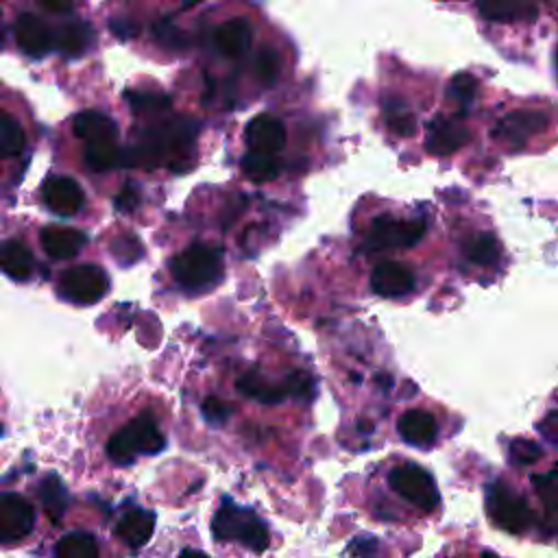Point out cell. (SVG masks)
<instances>
[{
    "label": "cell",
    "instance_id": "obj_33",
    "mask_svg": "<svg viewBox=\"0 0 558 558\" xmlns=\"http://www.w3.org/2000/svg\"><path fill=\"white\" fill-rule=\"evenodd\" d=\"M253 70H255V76L264 83V85H272L279 76V70H281V59L277 54V50L272 48H262L255 57V63H253Z\"/></svg>",
    "mask_w": 558,
    "mask_h": 558
},
{
    "label": "cell",
    "instance_id": "obj_18",
    "mask_svg": "<svg viewBox=\"0 0 558 558\" xmlns=\"http://www.w3.org/2000/svg\"><path fill=\"white\" fill-rule=\"evenodd\" d=\"M87 238L83 231L72 227L50 225L41 231V246L52 259H70L81 253Z\"/></svg>",
    "mask_w": 558,
    "mask_h": 558
},
{
    "label": "cell",
    "instance_id": "obj_3",
    "mask_svg": "<svg viewBox=\"0 0 558 558\" xmlns=\"http://www.w3.org/2000/svg\"><path fill=\"white\" fill-rule=\"evenodd\" d=\"M486 514L497 527L510 534H521L534 523V512L527 506V499L504 480L486 484Z\"/></svg>",
    "mask_w": 558,
    "mask_h": 558
},
{
    "label": "cell",
    "instance_id": "obj_4",
    "mask_svg": "<svg viewBox=\"0 0 558 558\" xmlns=\"http://www.w3.org/2000/svg\"><path fill=\"white\" fill-rule=\"evenodd\" d=\"M314 390V381L307 373H290L286 379L281 381H270L268 377H264L259 371H248L238 379V392L255 399L259 403H279L288 397H310Z\"/></svg>",
    "mask_w": 558,
    "mask_h": 558
},
{
    "label": "cell",
    "instance_id": "obj_23",
    "mask_svg": "<svg viewBox=\"0 0 558 558\" xmlns=\"http://www.w3.org/2000/svg\"><path fill=\"white\" fill-rule=\"evenodd\" d=\"M54 558H98V543L89 532H68L57 541Z\"/></svg>",
    "mask_w": 558,
    "mask_h": 558
},
{
    "label": "cell",
    "instance_id": "obj_43",
    "mask_svg": "<svg viewBox=\"0 0 558 558\" xmlns=\"http://www.w3.org/2000/svg\"><path fill=\"white\" fill-rule=\"evenodd\" d=\"M39 2H41L48 11H57V13H61V11H70L74 0H39Z\"/></svg>",
    "mask_w": 558,
    "mask_h": 558
},
{
    "label": "cell",
    "instance_id": "obj_32",
    "mask_svg": "<svg viewBox=\"0 0 558 558\" xmlns=\"http://www.w3.org/2000/svg\"><path fill=\"white\" fill-rule=\"evenodd\" d=\"M384 116H386V124L397 133V135H412L416 129V120L412 116V111L399 102V100H388L384 105Z\"/></svg>",
    "mask_w": 558,
    "mask_h": 558
},
{
    "label": "cell",
    "instance_id": "obj_19",
    "mask_svg": "<svg viewBox=\"0 0 558 558\" xmlns=\"http://www.w3.org/2000/svg\"><path fill=\"white\" fill-rule=\"evenodd\" d=\"M251 39H253V31H251L248 20H244V17H231V20L222 22L214 33L216 48L225 57H231V59L242 57L248 50Z\"/></svg>",
    "mask_w": 558,
    "mask_h": 558
},
{
    "label": "cell",
    "instance_id": "obj_6",
    "mask_svg": "<svg viewBox=\"0 0 558 558\" xmlns=\"http://www.w3.org/2000/svg\"><path fill=\"white\" fill-rule=\"evenodd\" d=\"M172 275L183 288H207L220 277V255L214 246L190 244L172 259Z\"/></svg>",
    "mask_w": 558,
    "mask_h": 558
},
{
    "label": "cell",
    "instance_id": "obj_22",
    "mask_svg": "<svg viewBox=\"0 0 558 558\" xmlns=\"http://www.w3.org/2000/svg\"><path fill=\"white\" fill-rule=\"evenodd\" d=\"M37 493H39V499H41V506H44L48 519L52 523H61V519L70 506V495H68V488L61 482V477L57 473H48L39 482Z\"/></svg>",
    "mask_w": 558,
    "mask_h": 558
},
{
    "label": "cell",
    "instance_id": "obj_7",
    "mask_svg": "<svg viewBox=\"0 0 558 558\" xmlns=\"http://www.w3.org/2000/svg\"><path fill=\"white\" fill-rule=\"evenodd\" d=\"M59 290L63 299L78 303V305H92L100 301L109 290V277L100 266L94 264H81L72 266L61 275Z\"/></svg>",
    "mask_w": 558,
    "mask_h": 558
},
{
    "label": "cell",
    "instance_id": "obj_1",
    "mask_svg": "<svg viewBox=\"0 0 558 558\" xmlns=\"http://www.w3.org/2000/svg\"><path fill=\"white\" fill-rule=\"evenodd\" d=\"M211 534L220 543H240L255 554H262L270 541L266 521L255 510L235 504L229 495L220 499V506L214 512Z\"/></svg>",
    "mask_w": 558,
    "mask_h": 558
},
{
    "label": "cell",
    "instance_id": "obj_44",
    "mask_svg": "<svg viewBox=\"0 0 558 558\" xmlns=\"http://www.w3.org/2000/svg\"><path fill=\"white\" fill-rule=\"evenodd\" d=\"M375 381H377V386H379L381 390H386V392L392 388V377H390V375H381V373H379V375H375Z\"/></svg>",
    "mask_w": 558,
    "mask_h": 558
},
{
    "label": "cell",
    "instance_id": "obj_40",
    "mask_svg": "<svg viewBox=\"0 0 558 558\" xmlns=\"http://www.w3.org/2000/svg\"><path fill=\"white\" fill-rule=\"evenodd\" d=\"M109 28L120 39H131L137 33V24L133 20H129V17H111L109 20Z\"/></svg>",
    "mask_w": 558,
    "mask_h": 558
},
{
    "label": "cell",
    "instance_id": "obj_35",
    "mask_svg": "<svg viewBox=\"0 0 558 558\" xmlns=\"http://www.w3.org/2000/svg\"><path fill=\"white\" fill-rule=\"evenodd\" d=\"M124 96L137 113H159L161 109L170 107V100L163 94H155V92H133V89H129Z\"/></svg>",
    "mask_w": 558,
    "mask_h": 558
},
{
    "label": "cell",
    "instance_id": "obj_30",
    "mask_svg": "<svg viewBox=\"0 0 558 558\" xmlns=\"http://www.w3.org/2000/svg\"><path fill=\"white\" fill-rule=\"evenodd\" d=\"M24 148L22 126L0 109V157L17 155Z\"/></svg>",
    "mask_w": 558,
    "mask_h": 558
},
{
    "label": "cell",
    "instance_id": "obj_11",
    "mask_svg": "<svg viewBox=\"0 0 558 558\" xmlns=\"http://www.w3.org/2000/svg\"><path fill=\"white\" fill-rule=\"evenodd\" d=\"M44 203L57 216H74L83 207V190L70 177H50L44 183Z\"/></svg>",
    "mask_w": 558,
    "mask_h": 558
},
{
    "label": "cell",
    "instance_id": "obj_25",
    "mask_svg": "<svg viewBox=\"0 0 558 558\" xmlns=\"http://www.w3.org/2000/svg\"><path fill=\"white\" fill-rule=\"evenodd\" d=\"M242 172L253 183H268L279 174V161L275 159V155L251 150L242 157Z\"/></svg>",
    "mask_w": 558,
    "mask_h": 558
},
{
    "label": "cell",
    "instance_id": "obj_24",
    "mask_svg": "<svg viewBox=\"0 0 558 558\" xmlns=\"http://www.w3.org/2000/svg\"><path fill=\"white\" fill-rule=\"evenodd\" d=\"M92 44V28L85 22H70L57 33V48L68 57L83 54Z\"/></svg>",
    "mask_w": 558,
    "mask_h": 558
},
{
    "label": "cell",
    "instance_id": "obj_26",
    "mask_svg": "<svg viewBox=\"0 0 558 558\" xmlns=\"http://www.w3.org/2000/svg\"><path fill=\"white\" fill-rule=\"evenodd\" d=\"M85 163L96 172H105L122 163V153L116 142H92L85 148Z\"/></svg>",
    "mask_w": 558,
    "mask_h": 558
},
{
    "label": "cell",
    "instance_id": "obj_46",
    "mask_svg": "<svg viewBox=\"0 0 558 558\" xmlns=\"http://www.w3.org/2000/svg\"><path fill=\"white\" fill-rule=\"evenodd\" d=\"M480 558H499V556H497L495 551H486V549H484V551L480 554Z\"/></svg>",
    "mask_w": 558,
    "mask_h": 558
},
{
    "label": "cell",
    "instance_id": "obj_13",
    "mask_svg": "<svg viewBox=\"0 0 558 558\" xmlns=\"http://www.w3.org/2000/svg\"><path fill=\"white\" fill-rule=\"evenodd\" d=\"M246 144L253 153L275 155L286 146V129L272 116H257L246 126Z\"/></svg>",
    "mask_w": 558,
    "mask_h": 558
},
{
    "label": "cell",
    "instance_id": "obj_29",
    "mask_svg": "<svg viewBox=\"0 0 558 558\" xmlns=\"http://www.w3.org/2000/svg\"><path fill=\"white\" fill-rule=\"evenodd\" d=\"M558 469H549L547 473L543 475H532V486L536 488L541 501H543V508L549 517V525H554V514H556V506H558Z\"/></svg>",
    "mask_w": 558,
    "mask_h": 558
},
{
    "label": "cell",
    "instance_id": "obj_20",
    "mask_svg": "<svg viewBox=\"0 0 558 558\" xmlns=\"http://www.w3.org/2000/svg\"><path fill=\"white\" fill-rule=\"evenodd\" d=\"M33 253L17 240L0 242V272L15 281H24L33 275Z\"/></svg>",
    "mask_w": 558,
    "mask_h": 558
},
{
    "label": "cell",
    "instance_id": "obj_42",
    "mask_svg": "<svg viewBox=\"0 0 558 558\" xmlns=\"http://www.w3.org/2000/svg\"><path fill=\"white\" fill-rule=\"evenodd\" d=\"M137 203H140V194L131 185L122 187V192L116 196V207L120 211H133L137 207Z\"/></svg>",
    "mask_w": 558,
    "mask_h": 558
},
{
    "label": "cell",
    "instance_id": "obj_17",
    "mask_svg": "<svg viewBox=\"0 0 558 558\" xmlns=\"http://www.w3.org/2000/svg\"><path fill=\"white\" fill-rule=\"evenodd\" d=\"M155 523H157L155 512L144 510V508H133L120 517L113 532L124 545L137 549L150 541V536L155 532Z\"/></svg>",
    "mask_w": 558,
    "mask_h": 558
},
{
    "label": "cell",
    "instance_id": "obj_27",
    "mask_svg": "<svg viewBox=\"0 0 558 558\" xmlns=\"http://www.w3.org/2000/svg\"><path fill=\"white\" fill-rule=\"evenodd\" d=\"M466 259L475 264H493L499 257V244L490 233H475L462 244Z\"/></svg>",
    "mask_w": 558,
    "mask_h": 558
},
{
    "label": "cell",
    "instance_id": "obj_47",
    "mask_svg": "<svg viewBox=\"0 0 558 558\" xmlns=\"http://www.w3.org/2000/svg\"><path fill=\"white\" fill-rule=\"evenodd\" d=\"M196 2H201V0H185V2H183V11H187V9H190V7H194Z\"/></svg>",
    "mask_w": 558,
    "mask_h": 558
},
{
    "label": "cell",
    "instance_id": "obj_41",
    "mask_svg": "<svg viewBox=\"0 0 558 558\" xmlns=\"http://www.w3.org/2000/svg\"><path fill=\"white\" fill-rule=\"evenodd\" d=\"M538 432H541L551 445H556V440H558V412H556V410H549V412L545 414V418H541Z\"/></svg>",
    "mask_w": 558,
    "mask_h": 558
},
{
    "label": "cell",
    "instance_id": "obj_15",
    "mask_svg": "<svg viewBox=\"0 0 558 558\" xmlns=\"http://www.w3.org/2000/svg\"><path fill=\"white\" fill-rule=\"evenodd\" d=\"M466 142H469V131L462 124H458L456 120L438 116L436 120H432L427 124L425 146L432 155H440V157L451 155Z\"/></svg>",
    "mask_w": 558,
    "mask_h": 558
},
{
    "label": "cell",
    "instance_id": "obj_21",
    "mask_svg": "<svg viewBox=\"0 0 558 558\" xmlns=\"http://www.w3.org/2000/svg\"><path fill=\"white\" fill-rule=\"evenodd\" d=\"M74 133L81 140H85L87 144H92V142H116L118 126L109 116H105L100 111H83L74 118Z\"/></svg>",
    "mask_w": 558,
    "mask_h": 558
},
{
    "label": "cell",
    "instance_id": "obj_16",
    "mask_svg": "<svg viewBox=\"0 0 558 558\" xmlns=\"http://www.w3.org/2000/svg\"><path fill=\"white\" fill-rule=\"evenodd\" d=\"M15 39H17L20 50L31 57H44L54 44L50 28L44 24V20H39L33 13H22L17 17Z\"/></svg>",
    "mask_w": 558,
    "mask_h": 558
},
{
    "label": "cell",
    "instance_id": "obj_14",
    "mask_svg": "<svg viewBox=\"0 0 558 558\" xmlns=\"http://www.w3.org/2000/svg\"><path fill=\"white\" fill-rule=\"evenodd\" d=\"M397 432L412 447H432L438 436V423L432 412L414 408L405 410L397 421Z\"/></svg>",
    "mask_w": 558,
    "mask_h": 558
},
{
    "label": "cell",
    "instance_id": "obj_28",
    "mask_svg": "<svg viewBox=\"0 0 558 558\" xmlns=\"http://www.w3.org/2000/svg\"><path fill=\"white\" fill-rule=\"evenodd\" d=\"M480 13L490 22H514L523 17L521 0H477Z\"/></svg>",
    "mask_w": 558,
    "mask_h": 558
},
{
    "label": "cell",
    "instance_id": "obj_10",
    "mask_svg": "<svg viewBox=\"0 0 558 558\" xmlns=\"http://www.w3.org/2000/svg\"><path fill=\"white\" fill-rule=\"evenodd\" d=\"M549 118L545 111H512L504 116L495 126V137L512 146L525 144L532 135L545 131Z\"/></svg>",
    "mask_w": 558,
    "mask_h": 558
},
{
    "label": "cell",
    "instance_id": "obj_36",
    "mask_svg": "<svg viewBox=\"0 0 558 558\" xmlns=\"http://www.w3.org/2000/svg\"><path fill=\"white\" fill-rule=\"evenodd\" d=\"M201 414L205 418L207 425L211 427H220L229 421V416L233 414V405H229L227 401L218 399V397H207L201 405Z\"/></svg>",
    "mask_w": 558,
    "mask_h": 558
},
{
    "label": "cell",
    "instance_id": "obj_39",
    "mask_svg": "<svg viewBox=\"0 0 558 558\" xmlns=\"http://www.w3.org/2000/svg\"><path fill=\"white\" fill-rule=\"evenodd\" d=\"M377 549H379V543L373 534H357L349 541V547H347V551L353 558H375Z\"/></svg>",
    "mask_w": 558,
    "mask_h": 558
},
{
    "label": "cell",
    "instance_id": "obj_8",
    "mask_svg": "<svg viewBox=\"0 0 558 558\" xmlns=\"http://www.w3.org/2000/svg\"><path fill=\"white\" fill-rule=\"evenodd\" d=\"M35 508L24 495L0 493V545L17 543L33 532Z\"/></svg>",
    "mask_w": 558,
    "mask_h": 558
},
{
    "label": "cell",
    "instance_id": "obj_9",
    "mask_svg": "<svg viewBox=\"0 0 558 558\" xmlns=\"http://www.w3.org/2000/svg\"><path fill=\"white\" fill-rule=\"evenodd\" d=\"M425 233L421 220H397L392 216H377L371 225V244L375 248H408Z\"/></svg>",
    "mask_w": 558,
    "mask_h": 558
},
{
    "label": "cell",
    "instance_id": "obj_31",
    "mask_svg": "<svg viewBox=\"0 0 558 558\" xmlns=\"http://www.w3.org/2000/svg\"><path fill=\"white\" fill-rule=\"evenodd\" d=\"M475 94H477V81L473 74H466V72L456 74L447 85V98L456 102L462 111L471 107V102L475 100Z\"/></svg>",
    "mask_w": 558,
    "mask_h": 558
},
{
    "label": "cell",
    "instance_id": "obj_5",
    "mask_svg": "<svg viewBox=\"0 0 558 558\" xmlns=\"http://www.w3.org/2000/svg\"><path fill=\"white\" fill-rule=\"evenodd\" d=\"M388 484L399 497H403L408 504L416 506L423 512H432L440 504V493L434 475L416 462L395 466L388 475Z\"/></svg>",
    "mask_w": 558,
    "mask_h": 558
},
{
    "label": "cell",
    "instance_id": "obj_38",
    "mask_svg": "<svg viewBox=\"0 0 558 558\" xmlns=\"http://www.w3.org/2000/svg\"><path fill=\"white\" fill-rule=\"evenodd\" d=\"M111 253L120 264H133L142 257V244L133 235H118L111 242Z\"/></svg>",
    "mask_w": 558,
    "mask_h": 558
},
{
    "label": "cell",
    "instance_id": "obj_45",
    "mask_svg": "<svg viewBox=\"0 0 558 558\" xmlns=\"http://www.w3.org/2000/svg\"><path fill=\"white\" fill-rule=\"evenodd\" d=\"M179 558H207V554H205V551H201V549H192V547H185V549H181Z\"/></svg>",
    "mask_w": 558,
    "mask_h": 558
},
{
    "label": "cell",
    "instance_id": "obj_12",
    "mask_svg": "<svg viewBox=\"0 0 558 558\" xmlns=\"http://www.w3.org/2000/svg\"><path fill=\"white\" fill-rule=\"evenodd\" d=\"M412 286H414V277L408 270V266L392 262V259L379 262L375 266V270L371 272L373 292L379 296H386V299L408 294L412 290Z\"/></svg>",
    "mask_w": 558,
    "mask_h": 558
},
{
    "label": "cell",
    "instance_id": "obj_2",
    "mask_svg": "<svg viewBox=\"0 0 558 558\" xmlns=\"http://www.w3.org/2000/svg\"><path fill=\"white\" fill-rule=\"evenodd\" d=\"M166 438L159 421L150 410L140 412L107 440V456L116 464H131L137 456H155L163 451Z\"/></svg>",
    "mask_w": 558,
    "mask_h": 558
},
{
    "label": "cell",
    "instance_id": "obj_34",
    "mask_svg": "<svg viewBox=\"0 0 558 558\" xmlns=\"http://www.w3.org/2000/svg\"><path fill=\"white\" fill-rule=\"evenodd\" d=\"M508 456L519 466H530L543 458V447L530 438H514L508 445Z\"/></svg>",
    "mask_w": 558,
    "mask_h": 558
},
{
    "label": "cell",
    "instance_id": "obj_48",
    "mask_svg": "<svg viewBox=\"0 0 558 558\" xmlns=\"http://www.w3.org/2000/svg\"><path fill=\"white\" fill-rule=\"evenodd\" d=\"M0 17H2V13H0Z\"/></svg>",
    "mask_w": 558,
    "mask_h": 558
},
{
    "label": "cell",
    "instance_id": "obj_37",
    "mask_svg": "<svg viewBox=\"0 0 558 558\" xmlns=\"http://www.w3.org/2000/svg\"><path fill=\"white\" fill-rule=\"evenodd\" d=\"M153 35L157 41H161L163 46H170V48H185L187 46V37L185 33L174 26L170 20H159L153 24Z\"/></svg>",
    "mask_w": 558,
    "mask_h": 558
}]
</instances>
